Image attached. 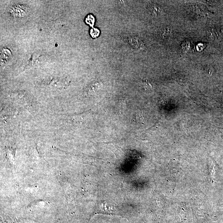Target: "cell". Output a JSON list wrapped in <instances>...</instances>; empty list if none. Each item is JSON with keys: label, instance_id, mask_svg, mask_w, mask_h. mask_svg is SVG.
<instances>
[{"label": "cell", "instance_id": "52a82bcc", "mask_svg": "<svg viewBox=\"0 0 223 223\" xmlns=\"http://www.w3.org/2000/svg\"><path fill=\"white\" fill-rule=\"evenodd\" d=\"M143 114L141 112H138L135 114L134 120L137 123H142L145 120V118Z\"/></svg>", "mask_w": 223, "mask_h": 223}, {"label": "cell", "instance_id": "6da1fadb", "mask_svg": "<svg viewBox=\"0 0 223 223\" xmlns=\"http://www.w3.org/2000/svg\"><path fill=\"white\" fill-rule=\"evenodd\" d=\"M127 40L128 44L134 51H141L146 49V46L139 38L135 36H128Z\"/></svg>", "mask_w": 223, "mask_h": 223}, {"label": "cell", "instance_id": "3957f363", "mask_svg": "<svg viewBox=\"0 0 223 223\" xmlns=\"http://www.w3.org/2000/svg\"><path fill=\"white\" fill-rule=\"evenodd\" d=\"M103 82L101 81H95L90 84L86 89V92L88 95H92L97 92L103 87Z\"/></svg>", "mask_w": 223, "mask_h": 223}, {"label": "cell", "instance_id": "8992f818", "mask_svg": "<svg viewBox=\"0 0 223 223\" xmlns=\"http://www.w3.org/2000/svg\"><path fill=\"white\" fill-rule=\"evenodd\" d=\"M95 18L94 15L91 14L89 15L86 17L85 22L91 27L93 28L95 23Z\"/></svg>", "mask_w": 223, "mask_h": 223}, {"label": "cell", "instance_id": "ba28073f", "mask_svg": "<svg viewBox=\"0 0 223 223\" xmlns=\"http://www.w3.org/2000/svg\"><path fill=\"white\" fill-rule=\"evenodd\" d=\"M90 34L93 38H96L100 35V31L99 29L93 27L90 30Z\"/></svg>", "mask_w": 223, "mask_h": 223}, {"label": "cell", "instance_id": "277c9868", "mask_svg": "<svg viewBox=\"0 0 223 223\" xmlns=\"http://www.w3.org/2000/svg\"><path fill=\"white\" fill-rule=\"evenodd\" d=\"M141 87L145 91L151 92L154 90L155 87L152 81L147 79H144L141 81Z\"/></svg>", "mask_w": 223, "mask_h": 223}, {"label": "cell", "instance_id": "7a4b0ae2", "mask_svg": "<svg viewBox=\"0 0 223 223\" xmlns=\"http://www.w3.org/2000/svg\"><path fill=\"white\" fill-rule=\"evenodd\" d=\"M148 10L150 15L154 17H158L162 14V9L160 6L155 2H149L147 6Z\"/></svg>", "mask_w": 223, "mask_h": 223}, {"label": "cell", "instance_id": "5b68a950", "mask_svg": "<svg viewBox=\"0 0 223 223\" xmlns=\"http://www.w3.org/2000/svg\"><path fill=\"white\" fill-rule=\"evenodd\" d=\"M172 32V28L171 26H167L163 28L161 31V34L162 38L168 37Z\"/></svg>", "mask_w": 223, "mask_h": 223}]
</instances>
